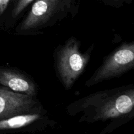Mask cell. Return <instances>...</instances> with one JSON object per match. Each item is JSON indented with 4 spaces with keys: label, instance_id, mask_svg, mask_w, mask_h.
Segmentation results:
<instances>
[{
    "label": "cell",
    "instance_id": "1",
    "mask_svg": "<svg viewBox=\"0 0 134 134\" xmlns=\"http://www.w3.org/2000/svg\"><path fill=\"white\" fill-rule=\"evenodd\" d=\"M69 115L82 114L81 121L119 119L133 115V84L92 93L71 103Z\"/></svg>",
    "mask_w": 134,
    "mask_h": 134
},
{
    "label": "cell",
    "instance_id": "2",
    "mask_svg": "<svg viewBox=\"0 0 134 134\" xmlns=\"http://www.w3.org/2000/svg\"><path fill=\"white\" fill-rule=\"evenodd\" d=\"M79 0H35L14 28V34L36 36L78 14Z\"/></svg>",
    "mask_w": 134,
    "mask_h": 134
},
{
    "label": "cell",
    "instance_id": "3",
    "mask_svg": "<svg viewBox=\"0 0 134 134\" xmlns=\"http://www.w3.org/2000/svg\"><path fill=\"white\" fill-rule=\"evenodd\" d=\"M94 44L85 52L81 51V41L70 37L54 52V68L58 77L65 90H69L82 75L88 64Z\"/></svg>",
    "mask_w": 134,
    "mask_h": 134
},
{
    "label": "cell",
    "instance_id": "4",
    "mask_svg": "<svg viewBox=\"0 0 134 134\" xmlns=\"http://www.w3.org/2000/svg\"><path fill=\"white\" fill-rule=\"evenodd\" d=\"M133 68L134 42H125L103 59L102 65L86 81L85 87L121 77Z\"/></svg>",
    "mask_w": 134,
    "mask_h": 134
},
{
    "label": "cell",
    "instance_id": "5",
    "mask_svg": "<svg viewBox=\"0 0 134 134\" xmlns=\"http://www.w3.org/2000/svg\"><path fill=\"white\" fill-rule=\"evenodd\" d=\"M45 111L36 96L15 92L0 85V120L16 115Z\"/></svg>",
    "mask_w": 134,
    "mask_h": 134
},
{
    "label": "cell",
    "instance_id": "6",
    "mask_svg": "<svg viewBox=\"0 0 134 134\" xmlns=\"http://www.w3.org/2000/svg\"><path fill=\"white\" fill-rule=\"evenodd\" d=\"M0 85L17 93L37 96L38 86L31 76L15 68L0 67Z\"/></svg>",
    "mask_w": 134,
    "mask_h": 134
},
{
    "label": "cell",
    "instance_id": "7",
    "mask_svg": "<svg viewBox=\"0 0 134 134\" xmlns=\"http://www.w3.org/2000/svg\"><path fill=\"white\" fill-rule=\"evenodd\" d=\"M48 120L47 111L38 113H28L16 115L5 120H0V131L26 128L34 124L45 123Z\"/></svg>",
    "mask_w": 134,
    "mask_h": 134
},
{
    "label": "cell",
    "instance_id": "8",
    "mask_svg": "<svg viewBox=\"0 0 134 134\" xmlns=\"http://www.w3.org/2000/svg\"><path fill=\"white\" fill-rule=\"evenodd\" d=\"M16 0H0V27L3 30H13L12 11Z\"/></svg>",
    "mask_w": 134,
    "mask_h": 134
},
{
    "label": "cell",
    "instance_id": "9",
    "mask_svg": "<svg viewBox=\"0 0 134 134\" xmlns=\"http://www.w3.org/2000/svg\"><path fill=\"white\" fill-rule=\"evenodd\" d=\"M35 0H16L12 11V21L14 27L22 19L27 9ZM14 30V29H13Z\"/></svg>",
    "mask_w": 134,
    "mask_h": 134
},
{
    "label": "cell",
    "instance_id": "10",
    "mask_svg": "<svg viewBox=\"0 0 134 134\" xmlns=\"http://www.w3.org/2000/svg\"><path fill=\"white\" fill-rule=\"evenodd\" d=\"M105 5L119 8L124 4H131L133 0H101Z\"/></svg>",
    "mask_w": 134,
    "mask_h": 134
}]
</instances>
